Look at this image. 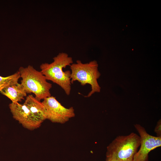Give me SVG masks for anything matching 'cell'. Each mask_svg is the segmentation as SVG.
<instances>
[{"label": "cell", "instance_id": "obj_1", "mask_svg": "<svg viewBox=\"0 0 161 161\" xmlns=\"http://www.w3.org/2000/svg\"><path fill=\"white\" fill-rule=\"evenodd\" d=\"M53 60V61L50 64H42L40 67V71L47 80L57 84L67 95H69L71 89V71L64 72L63 69L73 63L72 58L67 53L62 52L55 57Z\"/></svg>", "mask_w": 161, "mask_h": 161}, {"label": "cell", "instance_id": "obj_2", "mask_svg": "<svg viewBox=\"0 0 161 161\" xmlns=\"http://www.w3.org/2000/svg\"><path fill=\"white\" fill-rule=\"evenodd\" d=\"M140 145V137L135 133L119 136L107 146L106 161H133Z\"/></svg>", "mask_w": 161, "mask_h": 161}, {"label": "cell", "instance_id": "obj_3", "mask_svg": "<svg viewBox=\"0 0 161 161\" xmlns=\"http://www.w3.org/2000/svg\"><path fill=\"white\" fill-rule=\"evenodd\" d=\"M18 71L22 79L21 84L27 93H33L35 97L40 101L51 96L50 90L52 84L47 81L41 71L30 65L20 67Z\"/></svg>", "mask_w": 161, "mask_h": 161}, {"label": "cell", "instance_id": "obj_4", "mask_svg": "<svg viewBox=\"0 0 161 161\" xmlns=\"http://www.w3.org/2000/svg\"><path fill=\"white\" fill-rule=\"evenodd\" d=\"M70 66L71 84L77 81L82 86L86 84L91 86V90L86 97H89L94 93L100 92L101 87L97 79L101 74L98 70V64L96 61L83 63L81 61L78 60L76 63H72Z\"/></svg>", "mask_w": 161, "mask_h": 161}, {"label": "cell", "instance_id": "obj_5", "mask_svg": "<svg viewBox=\"0 0 161 161\" xmlns=\"http://www.w3.org/2000/svg\"><path fill=\"white\" fill-rule=\"evenodd\" d=\"M42 103L47 112V119L52 122L64 124L75 116L72 107L65 108L53 96L47 97Z\"/></svg>", "mask_w": 161, "mask_h": 161}, {"label": "cell", "instance_id": "obj_6", "mask_svg": "<svg viewBox=\"0 0 161 161\" xmlns=\"http://www.w3.org/2000/svg\"><path fill=\"white\" fill-rule=\"evenodd\" d=\"M134 126L140 136V147L134 155L133 161H148L149 152L161 146V137L149 134L140 124H136Z\"/></svg>", "mask_w": 161, "mask_h": 161}, {"label": "cell", "instance_id": "obj_7", "mask_svg": "<svg viewBox=\"0 0 161 161\" xmlns=\"http://www.w3.org/2000/svg\"><path fill=\"white\" fill-rule=\"evenodd\" d=\"M9 107L13 118L18 121L24 128L33 130L39 127L41 123L32 114L24 104L12 102Z\"/></svg>", "mask_w": 161, "mask_h": 161}, {"label": "cell", "instance_id": "obj_8", "mask_svg": "<svg viewBox=\"0 0 161 161\" xmlns=\"http://www.w3.org/2000/svg\"><path fill=\"white\" fill-rule=\"evenodd\" d=\"M23 104L41 123L47 119L46 110L44 105L42 102L36 99L32 95H29Z\"/></svg>", "mask_w": 161, "mask_h": 161}, {"label": "cell", "instance_id": "obj_9", "mask_svg": "<svg viewBox=\"0 0 161 161\" xmlns=\"http://www.w3.org/2000/svg\"><path fill=\"white\" fill-rule=\"evenodd\" d=\"M0 92L10 99L12 102H21L27 96V93L23 86L18 82L5 87Z\"/></svg>", "mask_w": 161, "mask_h": 161}, {"label": "cell", "instance_id": "obj_10", "mask_svg": "<svg viewBox=\"0 0 161 161\" xmlns=\"http://www.w3.org/2000/svg\"><path fill=\"white\" fill-rule=\"evenodd\" d=\"M20 78L18 71L6 77L0 76V91L5 87L18 83Z\"/></svg>", "mask_w": 161, "mask_h": 161}, {"label": "cell", "instance_id": "obj_11", "mask_svg": "<svg viewBox=\"0 0 161 161\" xmlns=\"http://www.w3.org/2000/svg\"><path fill=\"white\" fill-rule=\"evenodd\" d=\"M154 131L157 134V137H161V121L160 120L157 122L156 126Z\"/></svg>", "mask_w": 161, "mask_h": 161}]
</instances>
